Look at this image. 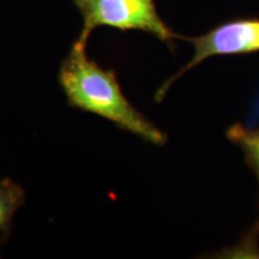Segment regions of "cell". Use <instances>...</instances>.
<instances>
[{
	"label": "cell",
	"instance_id": "277c9868",
	"mask_svg": "<svg viewBox=\"0 0 259 259\" xmlns=\"http://www.w3.org/2000/svg\"><path fill=\"white\" fill-rule=\"evenodd\" d=\"M25 202L23 187L10 178L0 180V245L8 240L12 227V219Z\"/></svg>",
	"mask_w": 259,
	"mask_h": 259
},
{
	"label": "cell",
	"instance_id": "6da1fadb",
	"mask_svg": "<svg viewBox=\"0 0 259 259\" xmlns=\"http://www.w3.org/2000/svg\"><path fill=\"white\" fill-rule=\"evenodd\" d=\"M58 82L70 107L101 116L148 143L160 147L167 143V135L126 99L114 71L90 59L87 45L73 42L61 61Z\"/></svg>",
	"mask_w": 259,
	"mask_h": 259
},
{
	"label": "cell",
	"instance_id": "5b68a950",
	"mask_svg": "<svg viewBox=\"0 0 259 259\" xmlns=\"http://www.w3.org/2000/svg\"><path fill=\"white\" fill-rule=\"evenodd\" d=\"M227 138L241 149L259 180V128H247L238 122L227 130Z\"/></svg>",
	"mask_w": 259,
	"mask_h": 259
},
{
	"label": "cell",
	"instance_id": "7a4b0ae2",
	"mask_svg": "<svg viewBox=\"0 0 259 259\" xmlns=\"http://www.w3.org/2000/svg\"><path fill=\"white\" fill-rule=\"evenodd\" d=\"M83 18L79 44H88L97 27H111L121 31L141 30L154 35L173 48L176 38H181L158 15L155 0H72Z\"/></svg>",
	"mask_w": 259,
	"mask_h": 259
},
{
	"label": "cell",
	"instance_id": "3957f363",
	"mask_svg": "<svg viewBox=\"0 0 259 259\" xmlns=\"http://www.w3.org/2000/svg\"><path fill=\"white\" fill-rule=\"evenodd\" d=\"M181 38L193 45V57L185 66L181 67L157 89L155 95V100L157 102L163 100L171 84L178 78L197 65L202 64L208 58L251 54L259 52V18L231 19L216 25L200 36H181Z\"/></svg>",
	"mask_w": 259,
	"mask_h": 259
}]
</instances>
